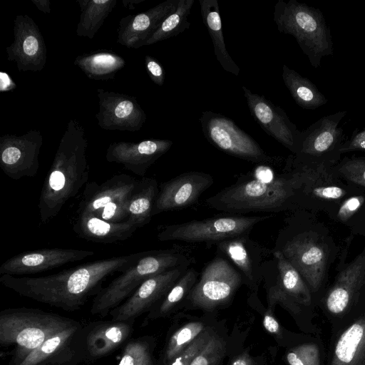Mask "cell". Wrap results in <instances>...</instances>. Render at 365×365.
Returning <instances> with one entry per match:
<instances>
[{"label": "cell", "instance_id": "obj_32", "mask_svg": "<svg viewBox=\"0 0 365 365\" xmlns=\"http://www.w3.org/2000/svg\"><path fill=\"white\" fill-rule=\"evenodd\" d=\"M199 276L200 273L195 268H188L168 293L148 312L145 321L165 317L182 303L184 304Z\"/></svg>", "mask_w": 365, "mask_h": 365}, {"label": "cell", "instance_id": "obj_37", "mask_svg": "<svg viewBox=\"0 0 365 365\" xmlns=\"http://www.w3.org/2000/svg\"><path fill=\"white\" fill-rule=\"evenodd\" d=\"M225 342L216 334L210 337L205 347L195 356L190 365H217L225 354Z\"/></svg>", "mask_w": 365, "mask_h": 365}, {"label": "cell", "instance_id": "obj_16", "mask_svg": "<svg viewBox=\"0 0 365 365\" xmlns=\"http://www.w3.org/2000/svg\"><path fill=\"white\" fill-rule=\"evenodd\" d=\"M14 42L6 48L7 60L14 61L19 71H40L46 63L47 50L40 29L29 16L14 20Z\"/></svg>", "mask_w": 365, "mask_h": 365}, {"label": "cell", "instance_id": "obj_47", "mask_svg": "<svg viewBox=\"0 0 365 365\" xmlns=\"http://www.w3.org/2000/svg\"><path fill=\"white\" fill-rule=\"evenodd\" d=\"M38 10L43 13L49 14L51 12L50 1L48 0H31Z\"/></svg>", "mask_w": 365, "mask_h": 365}, {"label": "cell", "instance_id": "obj_24", "mask_svg": "<svg viewBox=\"0 0 365 365\" xmlns=\"http://www.w3.org/2000/svg\"><path fill=\"white\" fill-rule=\"evenodd\" d=\"M80 322L51 336L21 359L10 360L8 365H78L75 341Z\"/></svg>", "mask_w": 365, "mask_h": 365}, {"label": "cell", "instance_id": "obj_21", "mask_svg": "<svg viewBox=\"0 0 365 365\" xmlns=\"http://www.w3.org/2000/svg\"><path fill=\"white\" fill-rule=\"evenodd\" d=\"M173 144L172 140L167 139L113 143L107 148L106 158L108 163L121 164L133 173L144 176L149 168L166 153Z\"/></svg>", "mask_w": 365, "mask_h": 365}, {"label": "cell", "instance_id": "obj_19", "mask_svg": "<svg viewBox=\"0 0 365 365\" xmlns=\"http://www.w3.org/2000/svg\"><path fill=\"white\" fill-rule=\"evenodd\" d=\"M93 251L70 248H43L17 254L0 266V274L23 275L51 270L90 257Z\"/></svg>", "mask_w": 365, "mask_h": 365}, {"label": "cell", "instance_id": "obj_31", "mask_svg": "<svg viewBox=\"0 0 365 365\" xmlns=\"http://www.w3.org/2000/svg\"><path fill=\"white\" fill-rule=\"evenodd\" d=\"M282 77L292 98L301 108L314 110L327 103V98L309 78L285 64L282 66Z\"/></svg>", "mask_w": 365, "mask_h": 365}, {"label": "cell", "instance_id": "obj_46", "mask_svg": "<svg viewBox=\"0 0 365 365\" xmlns=\"http://www.w3.org/2000/svg\"><path fill=\"white\" fill-rule=\"evenodd\" d=\"M230 365H256V362L248 354L243 353L237 356Z\"/></svg>", "mask_w": 365, "mask_h": 365}, {"label": "cell", "instance_id": "obj_33", "mask_svg": "<svg viewBox=\"0 0 365 365\" xmlns=\"http://www.w3.org/2000/svg\"><path fill=\"white\" fill-rule=\"evenodd\" d=\"M81 9L76 34L92 39L115 7L117 0H78Z\"/></svg>", "mask_w": 365, "mask_h": 365}, {"label": "cell", "instance_id": "obj_3", "mask_svg": "<svg viewBox=\"0 0 365 365\" xmlns=\"http://www.w3.org/2000/svg\"><path fill=\"white\" fill-rule=\"evenodd\" d=\"M88 140L83 128L71 120L44 179L38 202L39 218L46 224L86 185L89 176Z\"/></svg>", "mask_w": 365, "mask_h": 365}, {"label": "cell", "instance_id": "obj_2", "mask_svg": "<svg viewBox=\"0 0 365 365\" xmlns=\"http://www.w3.org/2000/svg\"><path fill=\"white\" fill-rule=\"evenodd\" d=\"M274 165L257 164L240 175L232 185L205 200L210 208L230 215L250 212L274 214L294 208L302 196L301 169L290 157L284 170L277 173Z\"/></svg>", "mask_w": 365, "mask_h": 365}, {"label": "cell", "instance_id": "obj_43", "mask_svg": "<svg viewBox=\"0 0 365 365\" xmlns=\"http://www.w3.org/2000/svg\"><path fill=\"white\" fill-rule=\"evenodd\" d=\"M355 150H365V130L353 133L351 138L342 144L340 153L342 154Z\"/></svg>", "mask_w": 365, "mask_h": 365}, {"label": "cell", "instance_id": "obj_23", "mask_svg": "<svg viewBox=\"0 0 365 365\" xmlns=\"http://www.w3.org/2000/svg\"><path fill=\"white\" fill-rule=\"evenodd\" d=\"M139 180L125 174H117L102 184L95 181L86 184L76 210L78 213L96 215L104 207L119 202H129Z\"/></svg>", "mask_w": 365, "mask_h": 365}, {"label": "cell", "instance_id": "obj_6", "mask_svg": "<svg viewBox=\"0 0 365 365\" xmlns=\"http://www.w3.org/2000/svg\"><path fill=\"white\" fill-rule=\"evenodd\" d=\"M273 19L279 32L294 37L314 68L320 66L323 57L333 55L331 30L319 9L297 0H278Z\"/></svg>", "mask_w": 365, "mask_h": 365}, {"label": "cell", "instance_id": "obj_41", "mask_svg": "<svg viewBox=\"0 0 365 365\" xmlns=\"http://www.w3.org/2000/svg\"><path fill=\"white\" fill-rule=\"evenodd\" d=\"M145 63L150 78L156 85L162 86L165 82V71L161 63L148 55L145 56Z\"/></svg>", "mask_w": 365, "mask_h": 365}, {"label": "cell", "instance_id": "obj_5", "mask_svg": "<svg viewBox=\"0 0 365 365\" xmlns=\"http://www.w3.org/2000/svg\"><path fill=\"white\" fill-rule=\"evenodd\" d=\"M78 322L37 308L4 309L0 312V346L12 348L10 360H19L51 336Z\"/></svg>", "mask_w": 365, "mask_h": 365}, {"label": "cell", "instance_id": "obj_7", "mask_svg": "<svg viewBox=\"0 0 365 365\" xmlns=\"http://www.w3.org/2000/svg\"><path fill=\"white\" fill-rule=\"evenodd\" d=\"M272 216L270 214L255 216L230 215L168 225L162 227L157 239L161 242L204 243L207 247H210L228 239L250 235L257 223Z\"/></svg>", "mask_w": 365, "mask_h": 365}, {"label": "cell", "instance_id": "obj_22", "mask_svg": "<svg viewBox=\"0 0 365 365\" xmlns=\"http://www.w3.org/2000/svg\"><path fill=\"white\" fill-rule=\"evenodd\" d=\"M180 0H165L138 14L123 17L118 31V43L129 48H138L158 29L163 21L178 7Z\"/></svg>", "mask_w": 365, "mask_h": 365}, {"label": "cell", "instance_id": "obj_35", "mask_svg": "<svg viewBox=\"0 0 365 365\" xmlns=\"http://www.w3.org/2000/svg\"><path fill=\"white\" fill-rule=\"evenodd\" d=\"M155 339L150 336L130 339L123 347L117 365H155Z\"/></svg>", "mask_w": 365, "mask_h": 365}, {"label": "cell", "instance_id": "obj_11", "mask_svg": "<svg viewBox=\"0 0 365 365\" xmlns=\"http://www.w3.org/2000/svg\"><path fill=\"white\" fill-rule=\"evenodd\" d=\"M346 113L342 110L324 116L302 131L297 153L291 155L293 163L316 165L335 160L344 143V132L338 125Z\"/></svg>", "mask_w": 365, "mask_h": 365}, {"label": "cell", "instance_id": "obj_48", "mask_svg": "<svg viewBox=\"0 0 365 365\" xmlns=\"http://www.w3.org/2000/svg\"><path fill=\"white\" fill-rule=\"evenodd\" d=\"M143 1L145 0H123L122 3L124 7H126L130 10L134 9L136 5Z\"/></svg>", "mask_w": 365, "mask_h": 365}, {"label": "cell", "instance_id": "obj_30", "mask_svg": "<svg viewBox=\"0 0 365 365\" xmlns=\"http://www.w3.org/2000/svg\"><path fill=\"white\" fill-rule=\"evenodd\" d=\"M159 192L157 180L143 178L131 196L128 206L127 220L138 228L148 224L153 217V209Z\"/></svg>", "mask_w": 365, "mask_h": 365}, {"label": "cell", "instance_id": "obj_38", "mask_svg": "<svg viewBox=\"0 0 365 365\" xmlns=\"http://www.w3.org/2000/svg\"><path fill=\"white\" fill-rule=\"evenodd\" d=\"M289 365H320V353L314 344H304L291 349L287 354Z\"/></svg>", "mask_w": 365, "mask_h": 365}, {"label": "cell", "instance_id": "obj_10", "mask_svg": "<svg viewBox=\"0 0 365 365\" xmlns=\"http://www.w3.org/2000/svg\"><path fill=\"white\" fill-rule=\"evenodd\" d=\"M272 250L280 252L299 273L310 291L317 292L324 278L327 254L313 234L292 232L286 226L279 230Z\"/></svg>", "mask_w": 365, "mask_h": 365}, {"label": "cell", "instance_id": "obj_20", "mask_svg": "<svg viewBox=\"0 0 365 365\" xmlns=\"http://www.w3.org/2000/svg\"><path fill=\"white\" fill-rule=\"evenodd\" d=\"M215 247L216 252L225 256L239 271L243 284L256 294L263 280L264 257L272 254V251L251 240L249 235L222 241Z\"/></svg>", "mask_w": 365, "mask_h": 365}, {"label": "cell", "instance_id": "obj_28", "mask_svg": "<svg viewBox=\"0 0 365 365\" xmlns=\"http://www.w3.org/2000/svg\"><path fill=\"white\" fill-rule=\"evenodd\" d=\"M199 4L202 21L211 37L217 61L225 71L238 76L240 67L226 48L217 0H199Z\"/></svg>", "mask_w": 365, "mask_h": 365}, {"label": "cell", "instance_id": "obj_9", "mask_svg": "<svg viewBox=\"0 0 365 365\" xmlns=\"http://www.w3.org/2000/svg\"><path fill=\"white\" fill-rule=\"evenodd\" d=\"M200 122L210 143L235 158L255 163L276 165L282 158L269 155L259 144L232 119L210 110L203 111Z\"/></svg>", "mask_w": 365, "mask_h": 365}, {"label": "cell", "instance_id": "obj_26", "mask_svg": "<svg viewBox=\"0 0 365 365\" xmlns=\"http://www.w3.org/2000/svg\"><path fill=\"white\" fill-rule=\"evenodd\" d=\"M364 278L365 254H362L339 274L326 299L327 309L334 314L344 312L361 287Z\"/></svg>", "mask_w": 365, "mask_h": 365}, {"label": "cell", "instance_id": "obj_42", "mask_svg": "<svg viewBox=\"0 0 365 365\" xmlns=\"http://www.w3.org/2000/svg\"><path fill=\"white\" fill-rule=\"evenodd\" d=\"M364 201V197L361 196L349 197L340 207L338 217L343 221L349 219L358 210Z\"/></svg>", "mask_w": 365, "mask_h": 365}, {"label": "cell", "instance_id": "obj_29", "mask_svg": "<svg viewBox=\"0 0 365 365\" xmlns=\"http://www.w3.org/2000/svg\"><path fill=\"white\" fill-rule=\"evenodd\" d=\"M73 63L92 80H113L125 65L120 56L108 51H101L78 56Z\"/></svg>", "mask_w": 365, "mask_h": 365}, {"label": "cell", "instance_id": "obj_8", "mask_svg": "<svg viewBox=\"0 0 365 365\" xmlns=\"http://www.w3.org/2000/svg\"><path fill=\"white\" fill-rule=\"evenodd\" d=\"M242 284L239 271L225 256L216 252L215 257L202 268L184 305L213 311L231 301Z\"/></svg>", "mask_w": 365, "mask_h": 365}, {"label": "cell", "instance_id": "obj_36", "mask_svg": "<svg viewBox=\"0 0 365 365\" xmlns=\"http://www.w3.org/2000/svg\"><path fill=\"white\" fill-rule=\"evenodd\" d=\"M206 329L204 323L190 322L180 327L169 338L163 352V365L186 349Z\"/></svg>", "mask_w": 365, "mask_h": 365}, {"label": "cell", "instance_id": "obj_12", "mask_svg": "<svg viewBox=\"0 0 365 365\" xmlns=\"http://www.w3.org/2000/svg\"><path fill=\"white\" fill-rule=\"evenodd\" d=\"M134 321H95L83 325L76 337L81 362H93L125 345L134 331Z\"/></svg>", "mask_w": 365, "mask_h": 365}, {"label": "cell", "instance_id": "obj_18", "mask_svg": "<svg viewBox=\"0 0 365 365\" xmlns=\"http://www.w3.org/2000/svg\"><path fill=\"white\" fill-rule=\"evenodd\" d=\"M99 110L98 125L107 130L138 131L147 115L136 98L115 91L97 89Z\"/></svg>", "mask_w": 365, "mask_h": 365}, {"label": "cell", "instance_id": "obj_44", "mask_svg": "<svg viewBox=\"0 0 365 365\" xmlns=\"http://www.w3.org/2000/svg\"><path fill=\"white\" fill-rule=\"evenodd\" d=\"M263 325L265 329L269 333L276 335L279 334L280 327L277 319L274 317L271 309H269L264 315Z\"/></svg>", "mask_w": 365, "mask_h": 365}, {"label": "cell", "instance_id": "obj_4", "mask_svg": "<svg viewBox=\"0 0 365 365\" xmlns=\"http://www.w3.org/2000/svg\"><path fill=\"white\" fill-rule=\"evenodd\" d=\"M192 247L175 244L165 250L145 251L137 262L120 273L93 297L91 313L101 318L126 299L148 278L195 262Z\"/></svg>", "mask_w": 365, "mask_h": 365}, {"label": "cell", "instance_id": "obj_13", "mask_svg": "<svg viewBox=\"0 0 365 365\" xmlns=\"http://www.w3.org/2000/svg\"><path fill=\"white\" fill-rule=\"evenodd\" d=\"M42 143V135L36 130L21 135H2L0 138V167L4 173L16 180L36 175Z\"/></svg>", "mask_w": 365, "mask_h": 365}, {"label": "cell", "instance_id": "obj_17", "mask_svg": "<svg viewBox=\"0 0 365 365\" xmlns=\"http://www.w3.org/2000/svg\"><path fill=\"white\" fill-rule=\"evenodd\" d=\"M213 183L212 175L200 171L183 173L160 183L153 216L163 212L182 210L198 203L201 195Z\"/></svg>", "mask_w": 365, "mask_h": 365}, {"label": "cell", "instance_id": "obj_15", "mask_svg": "<svg viewBox=\"0 0 365 365\" xmlns=\"http://www.w3.org/2000/svg\"><path fill=\"white\" fill-rule=\"evenodd\" d=\"M189 266H181L145 279L135 292L110 312L113 321H134L150 310L168 293Z\"/></svg>", "mask_w": 365, "mask_h": 365}, {"label": "cell", "instance_id": "obj_27", "mask_svg": "<svg viewBox=\"0 0 365 365\" xmlns=\"http://www.w3.org/2000/svg\"><path fill=\"white\" fill-rule=\"evenodd\" d=\"M330 365H365V314L340 335Z\"/></svg>", "mask_w": 365, "mask_h": 365}, {"label": "cell", "instance_id": "obj_25", "mask_svg": "<svg viewBox=\"0 0 365 365\" xmlns=\"http://www.w3.org/2000/svg\"><path fill=\"white\" fill-rule=\"evenodd\" d=\"M72 227L79 237L103 244L125 241L138 229L128 220L113 223L88 213H78Z\"/></svg>", "mask_w": 365, "mask_h": 365}, {"label": "cell", "instance_id": "obj_1", "mask_svg": "<svg viewBox=\"0 0 365 365\" xmlns=\"http://www.w3.org/2000/svg\"><path fill=\"white\" fill-rule=\"evenodd\" d=\"M145 252L101 259L46 276L3 274L0 283L22 297L73 312L81 309L90 297H95L110 276L125 271Z\"/></svg>", "mask_w": 365, "mask_h": 365}, {"label": "cell", "instance_id": "obj_45", "mask_svg": "<svg viewBox=\"0 0 365 365\" xmlns=\"http://www.w3.org/2000/svg\"><path fill=\"white\" fill-rule=\"evenodd\" d=\"M16 88V84L10 76L4 71L0 72V91H11Z\"/></svg>", "mask_w": 365, "mask_h": 365}, {"label": "cell", "instance_id": "obj_39", "mask_svg": "<svg viewBox=\"0 0 365 365\" xmlns=\"http://www.w3.org/2000/svg\"><path fill=\"white\" fill-rule=\"evenodd\" d=\"M337 169L349 180L365 187V157L346 158Z\"/></svg>", "mask_w": 365, "mask_h": 365}, {"label": "cell", "instance_id": "obj_14", "mask_svg": "<svg viewBox=\"0 0 365 365\" xmlns=\"http://www.w3.org/2000/svg\"><path fill=\"white\" fill-rule=\"evenodd\" d=\"M242 90L255 120L267 134L295 155L301 142L302 131L281 107L245 86H242Z\"/></svg>", "mask_w": 365, "mask_h": 365}, {"label": "cell", "instance_id": "obj_40", "mask_svg": "<svg viewBox=\"0 0 365 365\" xmlns=\"http://www.w3.org/2000/svg\"><path fill=\"white\" fill-rule=\"evenodd\" d=\"M213 331L206 328L181 354L164 365H190L195 356L205 347Z\"/></svg>", "mask_w": 365, "mask_h": 365}, {"label": "cell", "instance_id": "obj_34", "mask_svg": "<svg viewBox=\"0 0 365 365\" xmlns=\"http://www.w3.org/2000/svg\"><path fill=\"white\" fill-rule=\"evenodd\" d=\"M194 2L195 0H180L176 10L163 21L143 46L172 38L189 29L190 23L188 16Z\"/></svg>", "mask_w": 365, "mask_h": 365}]
</instances>
